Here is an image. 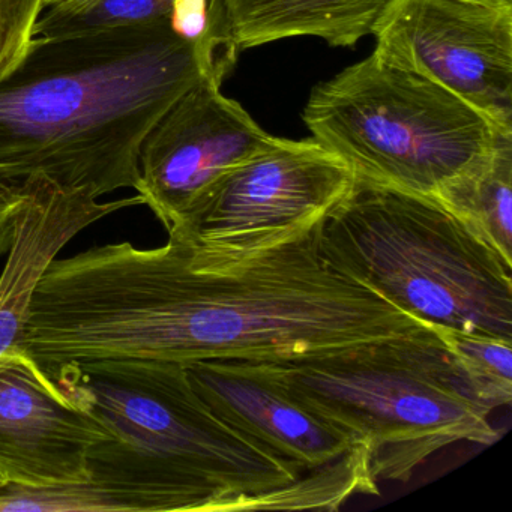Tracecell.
I'll use <instances>...</instances> for the list:
<instances>
[{"label":"cell","instance_id":"8","mask_svg":"<svg viewBox=\"0 0 512 512\" xmlns=\"http://www.w3.org/2000/svg\"><path fill=\"white\" fill-rule=\"evenodd\" d=\"M374 55L421 74L512 131V8L470 0H395Z\"/></svg>","mask_w":512,"mask_h":512},{"label":"cell","instance_id":"15","mask_svg":"<svg viewBox=\"0 0 512 512\" xmlns=\"http://www.w3.org/2000/svg\"><path fill=\"white\" fill-rule=\"evenodd\" d=\"M175 0H88L77 7L46 8L35 37L73 38L152 25L169 17Z\"/></svg>","mask_w":512,"mask_h":512},{"label":"cell","instance_id":"12","mask_svg":"<svg viewBox=\"0 0 512 512\" xmlns=\"http://www.w3.org/2000/svg\"><path fill=\"white\" fill-rule=\"evenodd\" d=\"M139 205H143L140 194L98 202L89 191L64 187L46 175L23 179L13 244L0 275V364L23 349L35 289L62 248L91 224Z\"/></svg>","mask_w":512,"mask_h":512},{"label":"cell","instance_id":"18","mask_svg":"<svg viewBox=\"0 0 512 512\" xmlns=\"http://www.w3.org/2000/svg\"><path fill=\"white\" fill-rule=\"evenodd\" d=\"M23 199V179L0 175V256L8 254L14 238L17 211Z\"/></svg>","mask_w":512,"mask_h":512},{"label":"cell","instance_id":"7","mask_svg":"<svg viewBox=\"0 0 512 512\" xmlns=\"http://www.w3.org/2000/svg\"><path fill=\"white\" fill-rule=\"evenodd\" d=\"M355 178L313 137H274L224 172L167 232L206 253H251L322 218Z\"/></svg>","mask_w":512,"mask_h":512},{"label":"cell","instance_id":"13","mask_svg":"<svg viewBox=\"0 0 512 512\" xmlns=\"http://www.w3.org/2000/svg\"><path fill=\"white\" fill-rule=\"evenodd\" d=\"M239 50L293 37L352 47L382 25L395 0H227Z\"/></svg>","mask_w":512,"mask_h":512},{"label":"cell","instance_id":"4","mask_svg":"<svg viewBox=\"0 0 512 512\" xmlns=\"http://www.w3.org/2000/svg\"><path fill=\"white\" fill-rule=\"evenodd\" d=\"M247 364L364 443L377 482L409 481L452 443L491 446L500 437L493 409L431 325L296 361Z\"/></svg>","mask_w":512,"mask_h":512},{"label":"cell","instance_id":"5","mask_svg":"<svg viewBox=\"0 0 512 512\" xmlns=\"http://www.w3.org/2000/svg\"><path fill=\"white\" fill-rule=\"evenodd\" d=\"M317 245L422 322L512 341V265L433 197L356 175L320 218Z\"/></svg>","mask_w":512,"mask_h":512},{"label":"cell","instance_id":"6","mask_svg":"<svg viewBox=\"0 0 512 512\" xmlns=\"http://www.w3.org/2000/svg\"><path fill=\"white\" fill-rule=\"evenodd\" d=\"M302 119L355 175L433 199L512 134L433 80L374 53L317 85Z\"/></svg>","mask_w":512,"mask_h":512},{"label":"cell","instance_id":"19","mask_svg":"<svg viewBox=\"0 0 512 512\" xmlns=\"http://www.w3.org/2000/svg\"><path fill=\"white\" fill-rule=\"evenodd\" d=\"M88 0H46V8L50 7H77V5L85 4Z\"/></svg>","mask_w":512,"mask_h":512},{"label":"cell","instance_id":"2","mask_svg":"<svg viewBox=\"0 0 512 512\" xmlns=\"http://www.w3.org/2000/svg\"><path fill=\"white\" fill-rule=\"evenodd\" d=\"M103 425L89 481L139 512L329 509L340 485L298 467L221 419L185 365L140 359L73 362L46 370Z\"/></svg>","mask_w":512,"mask_h":512},{"label":"cell","instance_id":"9","mask_svg":"<svg viewBox=\"0 0 512 512\" xmlns=\"http://www.w3.org/2000/svg\"><path fill=\"white\" fill-rule=\"evenodd\" d=\"M272 140L220 83L202 79L142 140L137 194L170 230L224 172Z\"/></svg>","mask_w":512,"mask_h":512},{"label":"cell","instance_id":"20","mask_svg":"<svg viewBox=\"0 0 512 512\" xmlns=\"http://www.w3.org/2000/svg\"><path fill=\"white\" fill-rule=\"evenodd\" d=\"M470 2L491 5V7L512 8V0H470Z\"/></svg>","mask_w":512,"mask_h":512},{"label":"cell","instance_id":"17","mask_svg":"<svg viewBox=\"0 0 512 512\" xmlns=\"http://www.w3.org/2000/svg\"><path fill=\"white\" fill-rule=\"evenodd\" d=\"M46 0H0V82L16 70L35 38Z\"/></svg>","mask_w":512,"mask_h":512},{"label":"cell","instance_id":"3","mask_svg":"<svg viewBox=\"0 0 512 512\" xmlns=\"http://www.w3.org/2000/svg\"><path fill=\"white\" fill-rule=\"evenodd\" d=\"M208 79L169 20L73 38L35 37L0 82V175H46L100 199L139 184L155 122Z\"/></svg>","mask_w":512,"mask_h":512},{"label":"cell","instance_id":"16","mask_svg":"<svg viewBox=\"0 0 512 512\" xmlns=\"http://www.w3.org/2000/svg\"><path fill=\"white\" fill-rule=\"evenodd\" d=\"M454 355L473 391L491 409L512 400V341L433 326Z\"/></svg>","mask_w":512,"mask_h":512},{"label":"cell","instance_id":"11","mask_svg":"<svg viewBox=\"0 0 512 512\" xmlns=\"http://www.w3.org/2000/svg\"><path fill=\"white\" fill-rule=\"evenodd\" d=\"M103 425L20 349L0 364V481L49 487L89 479Z\"/></svg>","mask_w":512,"mask_h":512},{"label":"cell","instance_id":"14","mask_svg":"<svg viewBox=\"0 0 512 512\" xmlns=\"http://www.w3.org/2000/svg\"><path fill=\"white\" fill-rule=\"evenodd\" d=\"M436 200L512 265V134L499 140L481 166L446 185Z\"/></svg>","mask_w":512,"mask_h":512},{"label":"cell","instance_id":"10","mask_svg":"<svg viewBox=\"0 0 512 512\" xmlns=\"http://www.w3.org/2000/svg\"><path fill=\"white\" fill-rule=\"evenodd\" d=\"M197 394L227 424L298 467L308 478L379 496L364 443L296 403L242 361L185 365Z\"/></svg>","mask_w":512,"mask_h":512},{"label":"cell","instance_id":"1","mask_svg":"<svg viewBox=\"0 0 512 512\" xmlns=\"http://www.w3.org/2000/svg\"><path fill=\"white\" fill-rule=\"evenodd\" d=\"M319 220L245 254L100 245L55 259L23 349L55 368L104 359L287 362L409 334L400 310L320 254Z\"/></svg>","mask_w":512,"mask_h":512}]
</instances>
